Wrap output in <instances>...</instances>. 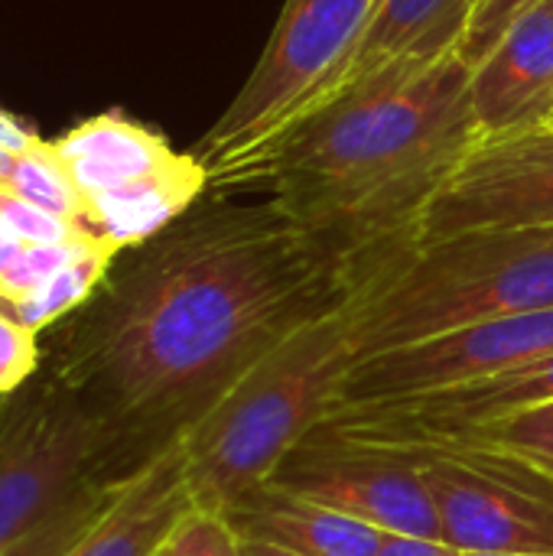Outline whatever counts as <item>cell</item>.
<instances>
[{
  "label": "cell",
  "instance_id": "1",
  "mask_svg": "<svg viewBox=\"0 0 553 556\" xmlns=\"http://www.w3.org/2000/svg\"><path fill=\"white\" fill-rule=\"evenodd\" d=\"M134 251L68 316L49 368L104 430L117 479L362 277L271 199L192 208Z\"/></svg>",
  "mask_w": 553,
  "mask_h": 556
},
{
  "label": "cell",
  "instance_id": "2",
  "mask_svg": "<svg viewBox=\"0 0 553 556\" xmlns=\"http://www.w3.org/2000/svg\"><path fill=\"white\" fill-rule=\"evenodd\" d=\"M469 72L456 52L355 78L284 134L244 182L264 179L287 218L362 274L417 241L427 205L482 140Z\"/></svg>",
  "mask_w": 553,
  "mask_h": 556
},
{
  "label": "cell",
  "instance_id": "3",
  "mask_svg": "<svg viewBox=\"0 0 553 556\" xmlns=\"http://www.w3.org/2000/svg\"><path fill=\"white\" fill-rule=\"evenodd\" d=\"M359 283L280 336L183 430L186 476L199 508L228 515L264 489L329 417L359 362Z\"/></svg>",
  "mask_w": 553,
  "mask_h": 556
},
{
  "label": "cell",
  "instance_id": "4",
  "mask_svg": "<svg viewBox=\"0 0 553 556\" xmlns=\"http://www.w3.org/2000/svg\"><path fill=\"white\" fill-rule=\"evenodd\" d=\"M551 306L553 228L411 244L362 270L359 362L460 326Z\"/></svg>",
  "mask_w": 553,
  "mask_h": 556
},
{
  "label": "cell",
  "instance_id": "5",
  "mask_svg": "<svg viewBox=\"0 0 553 556\" xmlns=\"http://www.w3.org/2000/svg\"><path fill=\"white\" fill-rule=\"evenodd\" d=\"M378 7L381 0H284L248 81L196 147L212 182H244L284 134L349 85Z\"/></svg>",
  "mask_w": 553,
  "mask_h": 556
},
{
  "label": "cell",
  "instance_id": "6",
  "mask_svg": "<svg viewBox=\"0 0 553 556\" xmlns=\"http://www.w3.org/2000/svg\"><path fill=\"white\" fill-rule=\"evenodd\" d=\"M88 205V231L134 251L176 225L212 186L196 153H176L156 130L108 111L49 140Z\"/></svg>",
  "mask_w": 553,
  "mask_h": 556
},
{
  "label": "cell",
  "instance_id": "7",
  "mask_svg": "<svg viewBox=\"0 0 553 556\" xmlns=\"http://www.w3.org/2000/svg\"><path fill=\"white\" fill-rule=\"evenodd\" d=\"M91 479H117L108 437L52 375L0 397V554Z\"/></svg>",
  "mask_w": 553,
  "mask_h": 556
},
{
  "label": "cell",
  "instance_id": "8",
  "mask_svg": "<svg viewBox=\"0 0 553 556\" xmlns=\"http://www.w3.org/2000/svg\"><path fill=\"white\" fill-rule=\"evenodd\" d=\"M359 446L391 453L417 469L433 498L440 534L460 554H553V479L548 476L450 443Z\"/></svg>",
  "mask_w": 553,
  "mask_h": 556
},
{
  "label": "cell",
  "instance_id": "9",
  "mask_svg": "<svg viewBox=\"0 0 553 556\" xmlns=\"http://www.w3.org/2000/svg\"><path fill=\"white\" fill-rule=\"evenodd\" d=\"M551 352L553 306L460 326L443 336L355 362L339 388V401L332 410L420 401L505 375Z\"/></svg>",
  "mask_w": 553,
  "mask_h": 556
},
{
  "label": "cell",
  "instance_id": "10",
  "mask_svg": "<svg viewBox=\"0 0 553 556\" xmlns=\"http://www.w3.org/2000/svg\"><path fill=\"white\" fill-rule=\"evenodd\" d=\"M553 228V127L479 140L427 205L417 241Z\"/></svg>",
  "mask_w": 553,
  "mask_h": 556
},
{
  "label": "cell",
  "instance_id": "11",
  "mask_svg": "<svg viewBox=\"0 0 553 556\" xmlns=\"http://www.w3.org/2000/svg\"><path fill=\"white\" fill-rule=\"evenodd\" d=\"M267 485L342 511L385 534L443 541L433 498L417 469L372 446L313 430Z\"/></svg>",
  "mask_w": 553,
  "mask_h": 556
},
{
  "label": "cell",
  "instance_id": "12",
  "mask_svg": "<svg viewBox=\"0 0 553 556\" xmlns=\"http://www.w3.org/2000/svg\"><path fill=\"white\" fill-rule=\"evenodd\" d=\"M482 140L553 127V0L528 7L469 72Z\"/></svg>",
  "mask_w": 553,
  "mask_h": 556
},
{
  "label": "cell",
  "instance_id": "13",
  "mask_svg": "<svg viewBox=\"0 0 553 556\" xmlns=\"http://www.w3.org/2000/svg\"><path fill=\"white\" fill-rule=\"evenodd\" d=\"M553 401V352L505 375L407 404L332 410L316 430L332 437H437Z\"/></svg>",
  "mask_w": 553,
  "mask_h": 556
},
{
  "label": "cell",
  "instance_id": "14",
  "mask_svg": "<svg viewBox=\"0 0 553 556\" xmlns=\"http://www.w3.org/2000/svg\"><path fill=\"white\" fill-rule=\"evenodd\" d=\"M192 508L179 433L114 482L104 508L65 556H156Z\"/></svg>",
  "mask_w": 553,
  "mask_h": 556
},
{
  "label": "cell",
  "instance_id": "15",
  "mask_svg": "<svg viewBox=\"0 0 553 556\" xmlns=\"http://www.w3.org/2000/svg\"><path fill=\"white\" fill-rule=\"evenodd\" d=\"M241 538L271 541L300 556H378L385 531L280 489H257L228 511Z\"/></svg>",
  "mask_w": 553,
  "mask_h": 556
},
{
  "label": "cell",
  "instance_id": "16",
  "mask_svg": "<svg viewBox=\"0 0 553 556\" xmlns=\"http://www.w3.org/2000/svg\"><path fill=\"white\" fill-rule=\"evenodd\" d=\"M482 0H381L352 78L388 65L440 62L463 49Z\"/></svg>",
  "mask_w": 553,
  "mask_h": 556
},
{
  "label": "cell",
  "instance_id": "17",
  "mask_svg": "<svg viewBox=\"0 0 553 556\" xmlns=\"http://www.w3.org/2000/svg\"><path fill=\"white\" fill-rule=\"evenodd\" d=\"M323 433V430H319ZM332 437V433H326ZM349 443H450V446H469L479 453L515 459L541 476L553 479V401H541L521 410H512L505 417H495L479 427L437 433V437H336Z\"/></svg>",
  "mask_w": 553,
  "mask_h": 556
},
{
  "label": "cell",
  "instance_id": "18",
  "mask_svg": "<svg viewBox=\"0 0 553 556\" xmlns=\"http://www.w3.org/2000/svg\"><path fill=\"white\" fill-rule=\"evenodd\" d=\"M117 257L121 254L114 248H95V251L75 257L72 264H65L62 270H55L33 293L10 300V303H0V309L10 313L26 329L42 332V329L68 319L72 313H78L98 293V287L108 280Z\"/></svg>",
  "mask_w": 553,
  "mask_h": 556
},
{
  "label": "cell",
  "instance_id": "19",
  "mask_svg": "<svg viewBox=\"0 0 553 556\" xmlns=\"http://www.w3.org/2000/svg\"><path fill=\"white\" fill-rule=\"evenodd\" d=\"M0 186H7L20 199L33 202V205H39V208H46V212H52V215H59L65 222H75V225H81L88 231V225H85V218H88L85 195L78 192L75 179L68 176V169L55 156L49 140H39L33 150L13 156L10 169H7V179Z\"/></svg>",
  "mask_w": 553,
  "mask_h": 556
},
{
  "label": "cell",
  "instance_id": "20",
  "mask_svg": "<svg viewBox=\"0 0 553 556\" xmlns=\"http://www.w3.org/2000/svg\"><path fill=\"white\" fill-rule=\"evenodd\" d=\"M117 479H91L68 502H62L42 525H36L23 541H16L0 556H65V551L81 538V531L104 508Z\"/></svg>",
  "mask_w": 553,
  "mask_h": 556
},
{
  "label": "cell",
  "instance_id": "21",
  "mask_svg": "<svg viewBox=\"0 0 553 556\" xmlns=\"http://www.w3.org/2000/svg\"><path fill=\"white\" fill-rule=\"evenodd\" d=\"M0 225L13 238H20L23 244H81V241H98L81 225L65 222V218H59V215H52V212L20 199L7 186H0Z\"/></svg>",
  "mask_w": 553,
  "mask_h": 556
},
{
  "label": "cell",
  "instance_id": "22",
  "mask_svg": "<svg viewBox=\"0 0 553 556\" xmlns=\"http://www.w3.org/2000/svg\"><path fill=\"white\" fill-rule=\"evenodd\" d=\"M166 551L169 556H244L241 554V534L235 531L228 515L209 511L199 505L179 521Z\"/></svg>",
  "mask_w": 553,
  "mask_h": 556
},
{
  "label": "cell",
  "instance_id": "23",
  "mask_svg": "<svg viewBox=\"0 0 553 556\" xmlns=\"http://www.w3.org/2000/svg\"><path fill=\"white\" fill-rule=\"evenodd\" d=\"M42 349L39 332L16 323L10 313L0 309V397L20 391L39 371Z\"/></svg>",
  "mask_w": 553,
  "mask_h": 556
},
{
  "label": "cell",
  "instance_id": "24",
  "mask_svg": "<svg viewBox=\"0 0 553 556\" xmlns=\"http://www.w3.org/2000/svg\"><path fill=\"white\" fill-rule=\"evenodd\" d=\"M535 3H538V0H482V7H479L473 26H469L466 39H463L460 55H463L469 65H476V62L499 42V36H502L528 7H535Z\"/></svg>",
  "mask_w": 553,
  "mask_h": 556
},
{
  "label": "cell",
  "instance_id": "25",
  "mask_svg": "<svg viewBox=\"0 0 553 556\" xmlns=\"http://www.w3.org/2000/svg\"><path fill=\"white\" fill-rule=\"evenodd\" d=\"M378 556H463L447 541L407 538V534H385Z\"/></svg>",
  "mask_w": 553,
  "mask_h": 556
},
{
  "label": "cell",
  "instance_id": "26",
  "mask_svg": "<svg viewBox=\"0 0 553 556\" xmlns=\"http://www.w3.org/2000/svg\"><path fill=\"white\" fill-rule=\"evenodd\" d=\"M241 554L244 556H300L287 547H277L271 541H254V538H241Z\"/></svg>",
  "mask_w": 553,
  "mask_h": 556
},
{
  "label": "cell",
  "instance_id": "27",
  "mask_svg": "<svg viewBox=\"0 0 553 556\" xmlns=\"http://www.w3.org/2000/svg\"><path fill=\"white\" fill-rule=\"evenodd\" d=\"M10 160H13V153H7V150L0 147V182L7 179V169H10Z\"/></svg>",
  "mask_w": 553,
  "mask_h": 556
},
{
  "label": "cell",
  "instance_id": "28",
  "mask_svg": "<svg viewBox=\"0 0 553 556\" xmlns=\"http://www.w3.org/2000/svg\"><path fill=\"white\" fill-rule=\"evenodd\" d=\"M463 556H553V554H463Z\"/></svg>",
  "mask_w": 553,
  "mask_h": 556
},
{
  "label": "cell",
  "instance_id": "29",
  "mask_svg": "<svg viewBox=\"0 0 553 556\" xmlns=\"http://www.w3.org/2000/svg\"><path fill=\"white\" fill-rule=\"evenodd\" d=\"M156 556H169V551H166V547H163V551H160V554Z\"/></svg>",
  "mask_w": 553,
  "mask_h": 556
}]
</instances>
